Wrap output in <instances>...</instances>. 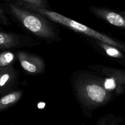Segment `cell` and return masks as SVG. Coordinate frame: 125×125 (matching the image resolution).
Instances as JSON below:
<instances>
[{
	"label": "cell",
	"mask_w": 125,
	"mask_h": 125,
	"mask_svg": "<svg viewBox=\"0 0 125 125\" xmlns=\"http://www.w3.org/2000/svg\"><path fill=\"white\" fill-rule=\"evenodd\" d=\"M23 91L21 89H15L0 96V113L16 104L21 98Z\"/></svg>",
	"instance_id": "9c48e42d"
},
{
	"label": "cell",
	"mask_w": 125,
	"mask_h": 125,
	"mask_svg": "<svg viewBox=\"0 0 125 125\" xmlns=\"http://www.w3.org/2000/svg\"><path fill=\"white\" fill-rule=\"evenodd\" d=\"M13 17L24 29L47 42L61 41L59 30L47 18L16 4L9 5Z\"/></svg>",
	"instance_id": "7a4b0ae2"
},
{
	"label": "cell",
	"mask_w": 125,
	"mask_h": 125,
	"mask_svg": "<svg viewBox=\"0 0 125 125\" xmlns=\"http://www.w3.org/2000/svg\"><path fill=\"white\" fill-rule=\"evenodd\" d=\"M96 43L104 50L109 56L115 58H121L123 57V54L117 47L97 40Z\"/></svg>",
	"instance_id": "8fae6325"
},
{
	"label": "cell",
	"mask_w": 125,
	"mask_h": 125,
	"mask_svg": "<svg viewBox=\"0 0 125 125\" xmlns=\"http://www.w3.org/2000/svg\"><path fill=\"white\" fill-rule=\"evenodd\" d=\"M88 67L102 73L108 78L113 79L117 85L116 94H120L124 91V85L125 83V73L124 70L102 66H90Z\"/></svg>",
	"instance_id": "ba28073f"
},
{
	"label": "cell",
	"mask_w": 125,
	"mask_h": 125,
	"mask_svg": "<svg viewBox=\"0 0 125 125\" xmlns=\"http://www.w3.org/2000/svg\"><path fill=\"white\" fill-rule=\"evenodd\" d=\"M16 59V53L13 50L0 51V68L13 64Z\"/></svg>",
	"instance_id": "30bf717a"
},
{
	"label": "cell",
	"mask_w": 125,
	"mask_h": 125,
	"mask_svg": "<svg viewBox=\"0 0 125 125\" xmlns=\"http://www.w3.org/2000/svg\"><path fill=\"white\" fill-rule=\"evenodd\" d=\"M72 85L76 98L85 110L103 106L111 97V92L104 87V78L90 73L83 71L74 75Z\"/></svg>",
	"instance_id": "6da1fadb"
},
{
	"label": "cell",
	"mask_w": 125,
	"mask_h": 125,
	"mask_svg": "<svg viewBox=\"0 0 125 125\" xmlns=\"http://www.w3.org/2000/svg\"><path fill=\"white\" fill-rule=\"evenodd\" d=\"M21 6L27 9L40 14L48 20L69 28L75 32L82 33L97 41L116 47L123 51L125 50V45L123 42L101 33L59 13L52 11L50 9L40 8L23 2H22Z\"/></svg>",
	"instance_id": "3957f363"
},
{
	"label": "cell",
	"mask_w": 125,
	"mask_h": 125,
	"mask_svg": "<svg viewBox=\"0 0 125 125\" xmlns=\"http://www.w3.org/2000/svg\"><path fill=\"white\" fill-rule=\"evenodd\" d=\"M30 37L0 30V51L16 50L36 44Z\"/></svg>",
	"instance_id": "277c9868"
},
{
	"label": "cell",
	"mask_w": 125,
	"mask_h": 125,
	"mask_svg": "<svg viewBox=\"0 0 125 125\" xmlns=\"http://www.w3.org/2000/svg\"><path fill=\"white\" fill-rule=\"evenodd\" d=\"M22 2L34 5L40 8L50 9L49 5L46 0H21Z\"/></svg>",
	"instance_id": "4fadbf2b"
},
{
	"label": "cell",
	"mask_w": 125,
	"mask_h": 125,
	"mask_svg": "<svg viewBox=\"0 0 125 125\" xmlns=\"http://www.w3.org/2000/svg\"><path fill=\"white\" fill-rule=\"evenodd\" d=\"M123 119L120 117H117L112 114H108L100 118L97 122V124L99 125H119Z\"/></svg>",
	"instance_id": "7c38bea8"
},
{
	"label": "cell",
	"mask_w": 125,
	"mask_h": 125,
	"mask_svg": "<svg viewBox=\"0 0 125 125\" xmlns=\"http://www.w3.org/2000/svg\"><path fill=\"white\" fill-rule=\"evenodd\" d=\"M89 10L97 18L104 20L112 25L121 28L125 27V16L121 12H118L105 7L95 6H90Z\"/></svg>",
	"instance_id": "52a82bcc"
},
{
	"label": "cell",
	"mask_w": 125,
	"mask_h": 125,
	"mask_svg": "<svg viewBox=\"0 0 125 125\" xmlns=\"http://www.w3.org/2000/svg\"><path fill=\"white\" fill-rule=\"evenodd\" d=\"M19 75L13 64L0 68V96L17 89Z\"/></svg>",
	"instance_id": "8992f818"
},
{
	"label": "cell",
	"mask_w": 125,
	"mask_h": 125,
	"mask_svg": "<svg viewBox=\"0 0 125 125\" xmlns=\"http://www.w3.org/2000/svg\"><path fill=\"white\" fill-rule=\"evenodd\" d=\"M9 22L7 19L5 17L3 14V11L0 8V24H2L3 25L7 26L9 24Z\"/></svg>",
	"instance_id": "5bb4252c"
},
{
	"label": "cell",
	"mask_w": 125,
	"mask_h": 125,
	"mask_svg": "<svg viewBox=\"0 0 125 125\" xmlns=\"http://www.w3.org/2000/svg\"><path fill=\"white\" fill-rule=\"evenodd\" d=\"M16 56L21 67L28 74L38 75L45 70L44 62L40 57L25 50L18 51Z\"/></svg>",
	"instance_id": "5b68a950"
}]
</instances>
